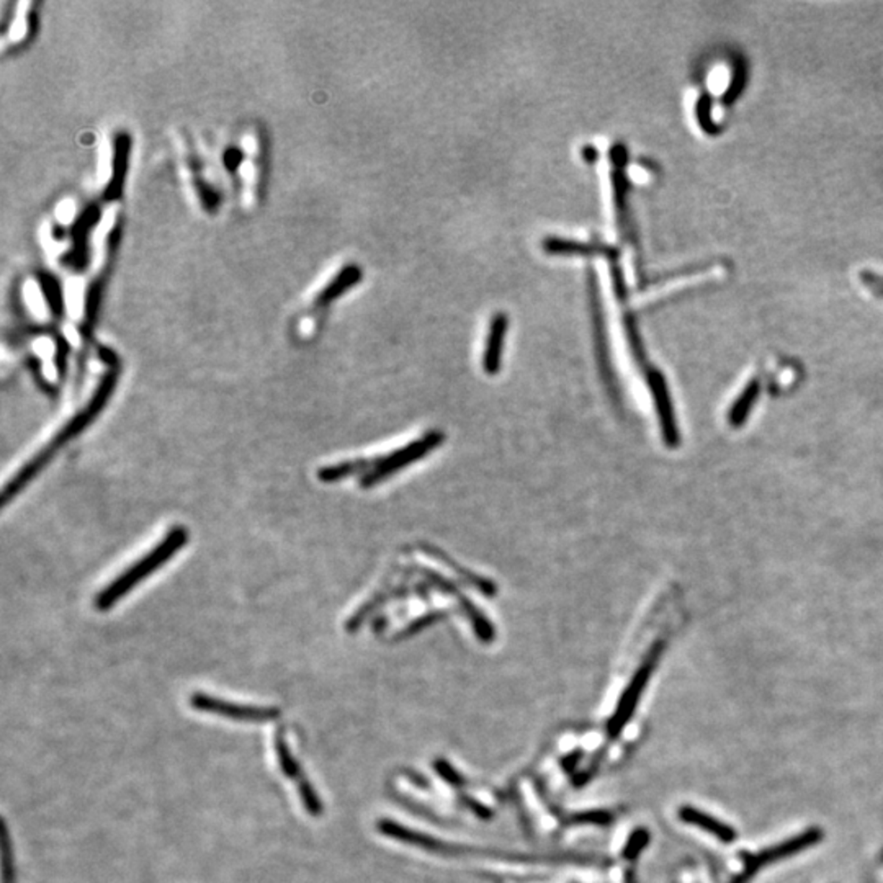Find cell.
<instances>
[{"label":"cell","mask_w":883,"mask_h":883,"mask_svg":"<svg viewBox=\"0 0 883 883\" xmlns=\"http://www.w3.org/2000/svg\"><path fill=\"white\" fill-rule=\"evenodd\" d=\"M117 370H110L107 375L102 379V381L98 383L94 396L88 399L84 409L76 416L69 419L68 424L59 429L54 438H51L37 455L31 456V460L20 468L19 473L10 479L2 491V504L7 505L12 499H15V496L21 493L29 486V481L38 475L45 466L48 465L49 462L53 460V456L56 455L62 446L69 444L72 438L78 437L79 434H82V430H86L96 421L112 396L115 385H117Z\"/></svg>","instance_id":"6da1fadb"},{"label":"cell","mask_w":883,"mask_h":883,"mask_svg":"<svg viewBox=\"0 0 883 883\" xmlns=\"http://www.w3.org/2000/svg\"><path fill=\"white\" fill-rule=\"evenodd\" d=\"M188 544V530L185 527H174L165 534L162 542L155 545L154 548L139 558L137 563L129 566L123 573L108 584L104 591L97 596L98 611L105 612L112 609L120 599H123L128 592L133 591L137 584L147 579L151 574L161 570L171 558L180 552V548Z\"/></svg>","instance_id":"7a4b0ae2"},{"label":"cell","mask_w":883,"mask_h":883,"mask_svg":"<svg viewBox=\"0 0 883 883\" xmlns=\"http://www.w3.org/2000/svg\"><path fill=\"white\" fill-rule=\"evenodd\" d=\"M192 709L212 713L218 717L244 721V723H269L282 717V712L275 707H259V705H244L229 700L218 699L204 692H194L190 696Z\"/></svg>","instance_id":"3957f363"},{"label":"cell","mask_w":883,"mask_h":883,"mask_svg":"<svg viewBox=\"0 0 883 883\" xmlns=\"http://www.w3.org/2000/svg\"><path fill=\"white\" fill-rule=\"evenodd\" d=\"M664 643L660 641L653 646V650L650 651L648 658L643 662L640 671L637 672V676L631 680L630 687L625 692V696L621 697V705H619V710L617 713L613 715V719L611 720V725H609V731H611V737H617L619 731L623 729V725L629 721V719L633 713V710L637 707V702L640 699L641 692L645 689L646 682L650 679L651 672L654 670L656 666V661L660 658L661 650H662Z\"/></svg>","instance_id":"277c9868"},{"label":"cell","mask_w":883,"mask_h":883,"mask_svg":"<svg viewBox=\"0 0 883 883\" xmlns=\"http://www.w3.org/2000/svg\"><path fill=\"white\" fill-rule=\"evenodd\" d=\"M440 438H442V436L432 434L426 440H422L419 444H414V446H409V448H403V450H399L398 454L388 456V458L381 460L379 463H375L373 471H369L367 475L362 478V486L367 487V486H373L375 483L381 481V479H385L387 476L395 473L401 466L408 465L412 460H416L418 456L424 455L430 448H434L440 442Z\"/></svg>","instance_id":"5b68a950"},{"label":"cell","mask_w":883,"mask_h":883,"mask_svg":"<svg viewBox=\"0 0 883 883\" xmlns=\"http://www.w3.org/2000/svg\"><path fill=\"white\" fill-rule=\"evenodd\" d=\"M679 818L682 821H686V823H689L692 826H697L700 829H704V831H707L710 835L715 836L721 843L729 845V843H735L737 841V831L733 828H729L727 823L720 821V820L713 818V816L700 812L697 808H692V806L680 808Z\"/></svg>","instance_id":"8992f818"},{"label":"cell","mask_w":883,"mask_h":883,"mask_svg":"<svg viewBox=\"0 0 883 883\" xmlns=\"http://www.w3.org/2000/svg\"><path fill=\"white\" fill-rule=\"evenodd\" d=\"M505 330H507V316L504 312H497L493 321L487 334V344H486L485 357H483V367L487 373L495 375L499 371L501 365V355H503V346H504Z\"/></svg>","instance_id":"52a82bcc"},{"label":"cell","mask_w":883,"mask_h":883,"mask_svg":"<svg viewBox=\"0 0 883 883\" xmlns=\"http://www.w3.org/2000/svg\"><path fill=\"white\" fill-rule=\"evenodd\" d=\"M544 249L548 254H564V255H571V254H578V255L602 254V255H609V257L617 255V251L609 246L581 243V241H571V239H562V237H546L544 241Z\"/></svg>","instance_id":"ba28073f"},{"label":"cell","mask_w":883,"mask_h":883,"mask_svg":"<svg viewBox=\"0 0 883 883\" xmlns=\"http://www.w3.org/2000/svg\"><path fill=\"white\" fill-rule=\"evenodd\" d=\"M273 745H275V753H277V757H279V764H280V769H282L283 774L288 779H292L296 782V787L303 786L308 782V779L303 774V769H301L300 764L296 762V759L293 757L292 751L288 747V743L285 739V733H283V729L277 731L275 735V739H273Z\"/></svg>","instance_id":"9c48e42d"},{"label":"cell","mask_w":883,"mask_h":883,"mask_svg":"<svg viewBox=\"0 0 883 883\" xmlns=\"http://www.w3.org/2000/svg\"><path fill=\"white\" fill-rule=\"evenodd\" d=\"M246 159L241 165V175L244 180V200L246 204H251L255 198V187H257V165H255V155H257V143L253 137L246 139Z\"/></svg>","instance_id":"30bf717a"},{"label":"cell","mask_w":883,"mask_h":883,"mask_svg":"<svg viewBox=\"0 0 883 883\" xmlns=\"http://www.w3.org/2000/svg\"><path fill=\"white\" fill-rule=\"evenodd\" d=\"M360 277H362V273H360L357 267H347V269H344L342 273H339V277H337L336 280H332L329 287L322 292V295H321V301H322V303H326V301L330 300V298L337 296V295L344 292L346 288H349L350 285H355V283L359 282Z\"/></svg>","instance_id":"8fae6325"},{"label":"cell","mask_w":883,"mask_h":883,"mask_svg":"<svg viewBox=\"0 0 883 883\" xmlns=\"http://www.w3.org/2000/svg\"><path fill=\"white\" fill-rule=\"evenodd\" d=\"M611 161L615 169H623L629 161V151L623 145H613L611 149Z\"/></svg>","instance_id":"7c38bea8"},{"label":"cell","mask_w":883,"mask_h":883,"mask_svg":"<svg viewBox=\"0 0 883 883\" xmlns=\"http://www.w3.org/2000/svg\"><path fill=\"white\" fill-rule=\"evenodd\" d=\"M757 871H761V867L756 862H753V861H747L745 871L737 875V879L731 883H746L753 875L756 874Z\"/></svg>","instance_id":"4fadbf2b"},{"label":"cell","mask_w":883,"mask_h":883,"mask_svg":"<svg viewBox=\"0 0 883 883\" xmlns=\"http://www.w3.org/2000/svg\"><path fill=\"white\" fill-rule=\"evenodd\" d=\"M581 155H583L584 162L587 164H594L597 159H599V151L596 147L587 145V146L583 147L581 151Z\"/></svg>","instance_id":"5bb4252c"},{"label":"cell","mask_w":883,"mask_h":883,"mask_svg":"<svg viewBox=\"0 0 883 883\" xmlns=\"http://www.w3.org/2000/svg\"><path fill=\"white\" fill-rule=\"evenodd\" d=\"M864 280L875 293H879V295H882L883 296V279L877 277V275H872V277H865Z\"/></svg>","instance_id":"9a60e30c"}]
</instances>
